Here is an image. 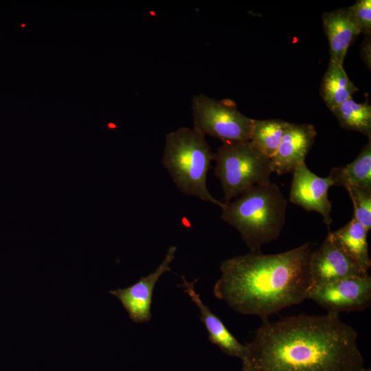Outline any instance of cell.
<instances>
[{
    "label": "cell",
    "instance_id": "obj_1",
    "mask_svg": "<svg viewBox=\"0 0 371 371\" xmlns=\"http://www.w3.org/2000/svg\"><path fill=\"white\" fill-rule=\"evenodd\" d=\"M357 336L339 315L264 319L245 345L241 371H368Z\"/></svg>",
    "mask_w": 371,
    "mask_h": 371
},
{
    "label": "cell",
    "instance_id": "obj_2",
    "mask_svg": "<svg viewBox=\"0 0 371 371\" xmlns=\"http://www.w3.org/2000/svg\"><path fill=\"white\" fill-rule=\"evenodd\" d=\"M311 251L307 242L278 254L249 251L226 259L220 265L214 294L236 313L268 319L307 299Z\"/></svg>",
    "mask_w": 371,
    "mask_h": 371
},
{
    "label": "cell",
    "instance_id": "obj_3",
    "mask_svg": "<svg viewBox=\"0 0 371 371\" xmlns=\"http://www.w3.org/2000/svg\"><path fill=\"white\" fill-rule=\"evenodd\" d=\"M287 201L271 181L255 185L221 208V218L237 230L250 251L276 240L285 224Z\"/></svg>",
    "mask_w": 371,
    "mask_h": 371
},
{
    "label": "cell",
    "instance_id": "obj_4",
    "mask_svg": "<svg viewBox=\"0 0 371 371\" xmlns=\"http://www.w3.org/2000/svg\"><path fill=\"white\" fill-rule=\"evenodd\" d=\"M205 136L194 128L181 127L168 133L165 139L161 164L177 188L183 194L222 208L207 187V176L214 160Z\"/></svg>",
    "mask_w": 371,
    "mask_h": 371
},
{
    "label": "cell",
    "instance_id": "obj_5",
    "mask_svg": "<svg viewBox=\"0 0 371 371\" xmlns=\"http://www.w3.org/2000/svg\"><path fill=\"white\" fill-rule=\"evenodd\" d=\"M214 160L215 175L221 182L225 203L255 185L271 181V159L249 142H223Z\"/></svg>",
    "mask_w": 371,
    "mask_h": 371
},
{
    "label": "cell",
    "instance_id": "obj_6",
    "mask_svg": "<svg viewBox=\"0 0 371 371\" xmlns=\"http://www.w3.org/2000/svg\"><path fill=\"white\" fill-rule=\"evenodd\" d=\"M193 128L222 142H249L254 119L240 112L230 100H216L203 93L192 101Z\"/></svg>",
    "mask_w": 371,
    "mask_h": 371
},
{
    "label": "cell",
    "instance_id": "obj_7",
    "mask_svg": "<svg viewBox=\"0 0 371 371\" xmlns=\"http://www.w3.org/2000/svg\"><path fill=\"white\" fill-rule=\"evenodd\" d=\"M307 299L316 302L327 313L361 311L371 304V276H350L311 287Z\"/></svg>",
    "mask_w": 371,
    "mask_h": 371
},
{
    "label": "cell",
    "instance_id": "obj_8",
    "mask_svg": "<svg viewBox=\"0 0 371 371\" xmlns=\"http://www.w3.org/2000/svg\"><path fill=\"white\" fill-rule=\"evenodd\" d=\"M289 200L308 212L319 214L324 223H332V203L328 191L333 183L328 176L321 177L311 171L305 162L298 165L293 172Z\"/></svg>",
    "mask_w": 371,
    "mask_h": 371
},
{
    "label": "cell",
    "instance_id": "obj_9",
    "mask_svg": "<svg viewBox=\"0 0 371 371\" xmlns=\"http://www.w3.org/2000/svg\"><path fill=\"white\" fill-rule=\"evenodd\" d=\"M177 247L171 246L157 269L143 276L130 286L109 291L116 297L127 311L129 318L135 323L148 322L151 318V302L154 288L160 277L171 270L170 265L175 258Z\"/></svg>",
    "mask_w": 371,
    "mask_h": 371
},
{
    "label": "cell",
    "instance_id": "obj_10",
    "mask_svg": "<svg viewBox=\"0 0 371 371\" xmlns=\"http://www.w3.org/2000/svg\"><path fill=\"white\" fill-rule=\"evenodd\" d=\"M308 267L311 287L368 273L361 269L328 236L319 248L311 251Z\"/></svg>",
    "mask_w": 371,
    "mask_h": 371
},
{
    "label": "cell",
    "instance_id": "obj_11",
    "mask_svg": "<svg viewBox=\"0 0 371 371\" xmlns=\"http://www.w3.org/2000/svg\"><path fill=\"white\" fill-rule=\"evenodd\" d=\"M317 135L313 125L290 123L275 155L271 159L273 172L293 173L305 158Z\"/></svg>",
    "mask_w": 371,
    "mask_h": 371
},
{
    "label": "cell",
    "instance_id": "obj_12",
    "mask_svg": "<svg viewBox=\"0 0 371 371\" xmlns=\"http://www.w3.org/2000/svg\"><path fill=\"white\" fill-rule=\"evenodd\" d=\"M181 286L199 310L200 318L208 334L210 342L217 346L225 354L240 359L245 355V345L240 344L229 332L221 319L201 300L195 290L196 280L189 282L181 276Z\"/></svg>",
    "mask_w": 371,
    "mask_h": 371
},
{
    "label": "cell",
    "instance_id": "obj_13",
    "mask_svg": "<svg viewBox=\"0 0 371 371\" xmlns=\"http://www.w3.org/2000/svg\"><path fill=\"white\" fill-rule=\"evenodd\" d=\"M324 32L329 44V62L343 65L348 49L359 28L348 8H339L322 15Z\"/></svg>",
    "mask_w": 371,
    "mask_h": 371
},
{
    "label": "cell",
    "instance_id": "obj_14",
    "mask_svg": "<svg viewBox=\"0 0 371 371\" xmlns=\"http://www.w3.org/2000/svg\"><path fill=\"white\" fill-rule=\"evenodd\" d=\"M368 231L353 217L344 226L328 233L331 240L363 271L371 267L367 240Z\"/></svg>",
    "mask_w": 371,
    "mask_h": 371
},
{
    "label": "cell",
    "instance_id": "obj_15",
    "mask_svg": "<svg viewBox=\"0 0 371 371\" xmlns=\"http://www.w3.org/2000/svg\"><path fill=\"white\" fill-rule=\"evenodd\" d=\"M333 186L371 190V139L351 163L330 171Z\"/></svg>",
    "mask_w": 371,
    "mask_h": 371
},
{
    "label": "cell",
    "instance_id": "obj_16",
    "mask_svg": "<svg viewBox=\"0 0 371 371\" xmlns=\"http://www.w3.org/2000/svg\"><path fill=\"white\" fill-rule=\"evenodd\" d=\"M358 88L350 80L343 65L329 62L320 86V95L331 111L352 98Z\"/></svg>",
    "mask_w": 371,
    "mask_h": 371
},
{
    "label": "cell",
    "instance_id": "obj_17",
    "mask_svg": "<svg viewBox=\"0 0 371 371\" xmlns=\"http://www.w3.org/2000/svg\"><path fill=\"white\" fill-rule=\"evenodd\" d=\"M290 123L282 120H254L249 142L270 159L275 155Z\"/></svg>",
    "mask_w": 371,
    "mask_h": 371
},
{
    "label": "cell",
    "instance_id": "obj_18",
    "mask_svg": "<svg viewBox=\"0 0 371 371\" xmlns=\"http://www.w3.org/2000/svg\"><path fill=\"white\" fill-rule=\"evenodd\" d=\"M331 112L341 128L361 133L371 139V106L368 101L359 103L350 98Z\"/></svg>",
    "mask_w": 371,
    "mask_h": 371
},
{
    "label": "cell",
    "instance_id": "obj_19",
    "mask_svg": "<svg viewBox=\"0 0 371 371\" xmlns=\"http://www.w3.org/2000/svg\"><path fill=\"white\" fill-rule=\"evenodd\" d=\"M352 202L353 218L369 232L371 229V190L356 187L346 188Z\"/></svg>",
    "mask_w": 371,
    "mask_h": 371
},
{
    "label": "cell",
    "instance_id": "obj_20",
    "mask_svg": "<svg viewBox=\"0 0 371 371\" xmlns=\"http://www.w3.org/2000/svg\"><path fill=\"white\" fill-rule=\"evenodd\" d=\"M348 10L356 21L360 32L366 35L371 33V1L358 0Z\"/></svg>",
    "mask_w": 371,
    "mask_h": 371
},
{
    "label": "cell",
    "instance_id": "obj_21",
    "mask_svg": "<svg viewBox=\"0 0 371 371\" xmlns=\"http://www.w3.org/2000/svg\"><path fill=\"white\" fill-rule=\"evenodd\" d=\"M361 57L370 69V35H366L361 46Z\"/></svg>",
    "mask_w": 371,
    "mask_h": 371
}]
</instances>
